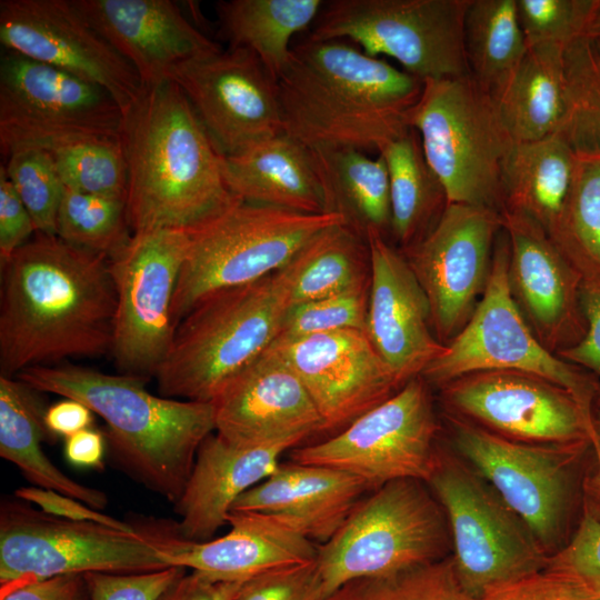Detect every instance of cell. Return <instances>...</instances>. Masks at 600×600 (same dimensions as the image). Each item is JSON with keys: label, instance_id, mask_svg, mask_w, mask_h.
<instances>
[{"label": "cell", "instance_id": "obj_1", "mask_svg": "<svg viewBox=\"0 0 600 600\" xmlns=\"http://www.w3.org/2000/svg\"><path fill=\"white\" fill-rule=\"evenodd\" d=\"M0 267L1 376L110 352L117 297L108 257L36 233Z\"/></svg>", "mask_w": 600, "mask_h": 600}, {"label": "cell", "instance_id": "obj_2", "mask_svg": "<svg viewBox=\"0 0 600 600\" xmlns=\"http://www.w3.org/2000/svg\"><path fill=\"white\" fill-rule=\"evenodd\" d=\"M423 82L342 40L291 48L277 80L283 133L312 151L378 153L404 133Z\"/></svg>", "mask_w": 600, "mask_h": 600}, {"label": "cell", "instance_id": "obj_3", "mask_svg": "<svg viewBox=\"0 0 600 600\" xmlns=\"http://www.w3.org/2000/svg\"><path fill=\"white\" fill-rule=\"evenodd\" d=\"M123 116L120 140L133 233L191 232L238 199L226 184L222 154L176 82L143 87Z\"/></svg>", "mask_w": 600, "mask_h": 600}, {"label": "cell", "instance_id": "obj_4", "mask_svg": "<svg viewBox=\"0 0 600 600\" xmlns=\"http://www.w3.org/2000/svg\"><path fill=\"white\" fill-rule=\"evenodd\" d=\"M16 377L38 392L78 400L101 417L118 467L173 504L200 446L216 431L212 402L152 394L143 378L73 364L33 367Z\"/></svg>", "mask_w": 600, "mask_h": 600}, {"label": "cell", "instance_id": "obj_5", "mask_svg": "<svg viewBox=\"0 0 600 600\" xmlns=\"http://www.w3.org/2000/svg\"><path fill=\"white\" fill-rule=\"evenodd\" d=\"M290 307L284 268L202 298L177 326L154 376L160 396L211 402L276 341Z\"/></svg>", "mask_w": 600, "mask_h": 600}, {"label": "cell", "instance_id": "obj_6", "mask_svg": "<svg viewBox=\"0 0 600 600\" xmlns=\"http://www.w3.org/2000/svg\"><path fill=\"white\" fill-rule=\"evenodd\" d=\"M134 526L133 531H123L6 500L0 508V594L61 574L137 573L173 567L171 558L186 540L178 522Z\"/></svg>", "mask_w": 600, "mask_h": 600}, {"label": "cell", "instance_id": "obj_7", "mask_svg": "<svg viewBox=\"0 0 600 600\" xmlns=\"http://www.w3.org/2000/svg\"><path fill=\"white\" fill-rule=\"evenodd\" d=\"M317 547L326 598L351 580L430 564L452 552L443 509L428 484L417 479L393 480L374 489Z\"/></svg>", "mask_w": 600, "mask_h": 600}, {"label": "cell", "instance_id": "obj_8", "mask_svg": "<svg viewBox=\"0 0 600 600\" xmlns=\"http://www.w3.org/2000/svg\"><path fill=\"white\" fill-rule=\"evenodd\" d=\"M447 204L502 211V173L514 144L497 101L470 76L423 81L408 114Z\"/></svg>", "mask_w": 600, "mask_h": 600}, {"label": "cell", "instance_id": "obj_9", "mask_svg": "<svg viewBox=\"0 0 600 600\" xmlns=\"http://www.w3.org/2000/svg\"><path fill=\"white\" fill-rule=\"evenodd\" d=\"M340 222L346 220L339 213H303L237 199L189 232L173 298L176 326L206 296L280 270L317 232Z\"/></svg>", "mask_w": 600, "mask_h": 600}, {"label": "cell", "instance_id": "obj_10", "mask_svg": "<svg viewBox=\"0 0 600 600\" xmlns=\"http://www.w3.org/2000/svg\"><path fill=\"white\" fill-rule=\"evenodd\" d=\"M447 518L457 579L471 599L547 567L549 556L496 490L438 446L426 482Z\"/></svg>", "mask_w": 600, "mask_h": 600}, {"label": "cell", "instance_id": "obj_11", "mask_svg": "<svg viewBox=\"0 0 600 600\" xmlns=\"http://www.w3.org/2000/svg\"><path fill=\"white\" fill-rule=\"evenodd\" d=\"M508 268L509 242L502 228L487 287L472 316L420 377L440 388L473 372H526L567 389L584 410L593 413L599 390L597 379L541 343L513 299Z\"/></svg>", "mask_w": 600, "mask_h": 600}, {"label": "cell", "instance_id": "obj_12", "mask_svg": "<svg viewBox=\"0 0 600 600\" xmlns=\"http://www.w3.org/2000/svg\"><path fill=\"white\" fill-rule=\"evenodd\" d=\"M470 1H324L308 38L350 40L368 56L397 60L422 82L468 76L463 28Z\"/></svg>", "mask_w": 600, "mask_h": 600}, {"label": "cell", "instance_id": "obj_13", "mask_svg": "<svg viewBox=\"0 0 600 600\" xmlns=\"http://www.w3.org/2000/svg\"><path fill=\"white\" fill-rule=\"evenodd\" d=\"M453 450L526 523L550 557L566 540L577 464L591 443L513 441L446 413Z\"/></svg>", "mask_w": 600, "mask_h": 600}, {"label": "cell", "instance_id": "obj_14", "mask_svg": "<svg viewBox=\"0 0 600 600\" xmlns=\"http://www.w3.org/2000/svg\"><path fill=\"white\" fill-rule=\"evenodd\" d=\"M123 112L103 88L3 49L0 149L50 150L82 139H120Z\"/></svg>", "mask_w": 600, "mask_h": 600}, {"label": "cell", "instance_id": "obj_15", "mask_svg": "<svg viewBox=\"0 0 600 600\" xmlns=\"http://www.w3.org/2000/svg\"><path fill=\"white\" fill-rule=\"evenodd\" d=\"M189 242L183 230L136 232L109 259L117 297L110 353L120 373L148 380L164 360L177 328L172 306Z\"/></svg>", "mask_w": 600, "mask_h": 600}, {"label": "cell", "instance_id": "obj_16", "mask_svg": "<svg viewBox=\"0 0 600 600\" xmlns=\"http://www.w3.org/2000/svg\"><path fill=\"white\" fill-rule=\"evenodd\" d=\"M438 431L428 383L417 377L340 433L294 449L290 458L349 472L373 490L400 479L427 482L434 467Z\"/></svg>", "mask_w": 600, "mask_h": 600}, {"label": "cell", "instance_id": "obj_17", "mask_svg": "<svg viewBox=\"0 0 600 600\" xmlns=\"http://www.w3.org/2000/svg\"><path fill=\"white\" fill-rule=\"evenodd\" d=\"M446 413L531 444L591 443L592 416L567 389L519 371L473 372L440 387Z\"/></svg>", "mask_w": 600, "mask_h": 600}, {"label": "cell", "instance_id": "obj_18", "mask_svg": "<svg viewBox=\"0 0 600 600\" xmlns=\"http://www.w3.org/2000/svg\"><path fill=\"white\" fill-rule=\"evenodd\" d=\"M501 212L449 203L432 229L402 248L422 287L437 339L447 344L466 326L488 283Z\"/></svg>", "mask_w": 600, "mask_h": 600}, {"label": "cell", "instance_id": "obj_19", "mask_svg": "<svg viewBox=\"0 0 600 600\" xmlns=\"http://www.w3.org/2000/svg\"><path fill=\"white\" fill-rule=\"evenodd\" d=\"M169 79L224 157L283 133L277 81L249 49L194 57L174 67Z\"/></svg>", "mask_w": 600, "mask_h": 600}, {"label": "cell", "instance_id": "obj_20", "mask_svg": "<svg viewBox=\"0 0 600 600\" xmlns=\"http://www.w3.org/2000/svg\"><path fill=\"white\" fill-rule=\"evenodd\" d=\"M0 42L6 50L103 88L123 114L142 93L136 70L70 0H1Z\"/></svg>", "mask_w": 600, "mask_h": 600}, {"label": "cell", "instance_id": "obj_21", "mask_svg": "<svg viewBox=\"0 0 600 600\" xmlns=\"http://www.w3.org/2000/svg\"><path fill=\"white\" fill-rule=\"evenodd\" d=\"M271 347L301 380L324 430L347 427L401 389L364 330L323 332Z\"/></svg>", "mask_w": 600, "mask_h": 600}, {"label": "cell", "instance_id": "obj_22", "mask_svg": "<svg viewBox=\"0 0 600 600\" xmlns=\"http://www.w3.org/2000/svg\"><path fill=\"white\" fill-rule=\"evenodd\" d=\"M501 216L513 299L541 343L558 353L579 342L587 330L582 276L536 221L506 209Z\"/></svg>", "mask_w": 600, "mask_h": 600}, {"label": "cell", "instance_id": "obj_23", "mask_svg": "<svg viewBox=\"0 0 600 600\" xmlns=\"http://www.w3.org/2000/svg\"><path fill=\"white\" fill-rule=\"evenodd\" d=\"M211 402L216 433L233 446L300 442L324 430L301 380L271 346L233 376Z\"/></svg>", "mask_w": 600, "mask_h": 600}, {"label": "cell", "instance_id": "obj_24", "mask_svg": "<svg viewBox=\"0 0 600 600\" xmlns=\"http://www.w3.org/2000/svg\"><path fill=\"white\" fill-rule=\"evenodd\" d=\"M370 253L367 333L402 388L446 349L433 333L428 298L384 234L366 237Z\"/></svg>", "mask_w": 600, "mask_h": 600}, {"label": "cell", "instance_id": "obj_25", "mask_svg": "<svg viewBox=\"0 0 600 600\" xmlns=\"http://www.w3.org/2000/svg\"><path fill=\"white\" fill-rule=\"evenodd\" d=\"M136 70L143 87L169 79L178 64L221 49L170 0H70Z\"/></svg>", "mask_w": 600, "mask_h": 600}, {"label": "cell", "instance_id": "obj_26", "mask_svg": "<svg viewBox=\"0 0 600 600\" xmlns=\"http://www.w3.org/2000/svg\"><path fill=\"white\" fill-rule=\"evenodd\" d=\"M297 443L280 440L241 447L210 434L200 446L187 486L174 503L181 517V537L192 542L210 540L227 523L234 501L272 474L283 452Z\"/></svg>", "mask_w": 600, "mask_h": 600}, {"label": "cell", "instance_id": "obj_27", "mask_svg": "<svg viewBox=\"0 0 600 600\" xmlns=\"http://www.w3.org/2000/svg\"><path fill=\"white\" fill-rule=\"evenodd\" d=\"M369 489L366 481L349 472L291 461L280 463L272 474L242 493L231 510L277 517L321 544L339 530Z\"/></svg>", "mask_w": 600, "mask_h": 600}, {"label": "cell", "instance_id": "obj_28", "mask_svg": "<svg viewBox=\"0 0 600 600\" xmlns=\"http://www.w3.org/2000/svg\"><path fill=\"white\" fill-rule=\"evenodd\" d=\"M228 533L203 542L184 540L171 564L218 581H248L281 567L314 561L318 547L286 521L252 511H229Z\"/></svg>", "mask_w": 600, "mask_h": 600}, {"label": "cell", "instance_id": "obj_29", "mask_svg": "<svg viewBox=\"0 0 600 600\" xmlns=\"http://www.w3.org/2000/svg\"><path fill=\"white\" fill-rule=\"evenodd\" d=\"M222 173L238 199L303 213H330L312 151L286 133L222 156Z\"/></svg>", "mask_w": 600, "mask_h": 600}, {"label": "cell", "instance_id": "obj_30", "mask_svg": "<svg viewBox=\"0 0 600 600\" xmlns=\"http://www.w3.org/2000/svg\"><path fill=\"white\" fill-rule=\"evenodd\" d=\"M37 390L19 378L0 374V456L16 464L36 487L54 490L101 510L104 492L83 486L57 468L46 456L42 442L49 433L46 410Z\"/></svg>", "mask_w": 600, "mask_h": 600}, {"label": "cell", "instance_id": "obj_31", "mask_svg": "<svg viewBox=\"0 0 600 600\" xmlns=\"http://www.w3.org/2000/svg\"><path fill=\"white\" fill-rule=\"evenodd\" d=\"M577 161L559 131L514 142L502 173V210L522 213L549 233L563 210Z\"/></svg>", "mask_w": 600, "mask_h": 600}, {"label": "cell", "instance_id": "obj_32", "mask_svg": "<svg viewBox=\"0 0 600 600\" xmlns=\"http://www.w3.org/2000/svg\"><path fill=\"white\" fill-rule=\"evenodd\" d=\"M564 48L537 44L528 50L496 100L514 142L557 132L566 112Z\"/></svg>", "mask_w": 600, "mask_h": 600}, {"label": "cell", "instance_id": "obj_33", "mask_svg": "<svg viewBox=\"0 0 600 600\" xmlns=\"http://www.w3.org/2000/svg\"><path fill=\"white\" fill-rule=\"evenodd\" d=\"M312 151V150H311ZM327 210L341 214L364 239L391 227L390 182L384 158L354 149L312 151Z\"/></svg>", "mask_w": 600, "mask_h": 600}, {"label": "cell", "instance_id": "obj_34", "mask_svg": "<svg viewBox=\"0 0 600 600\" xmlns=\"http://www.w3.org/2000/svg\"><path fill=\"white\" fill-rule=\"evenodd\" d=\"M322 0H229L216 3L219 34L228 48L252 51L277 81L294 34L313 23Z\"/></svg>", "mask_w": 600, "mask_h": 600}, {"label": "cell", "instance_id": "obj_35", "mask_svg": "<svg viewBox=\"0 0 600 600\" xmlns=\"http://www.w3.org/2000/svg\"><path fill=\"white\" fill-rule=\"evenodd\" d=\"M283 268L291 306L369 289L368 241L346 222L334 223L311 237Z\"/></svg>", "mask_w": 600, "mask_h": 600}, {"label": "cell", "instance_id": "obj_36", "mask_svg": "<svg viewBox=\"0 0 600 600\" xmlns=\"http://www.w3.org/2000/svg\"><path fill=\"white\" fill-rule=\"evenodd\" d=\"M379 153L384 158L389 173L390 230L406 248L432 229L447 206V196L426 160L414 129L410 128L390 141Z\"/></svg>", "mask_w": 600, "mask_h": 600}, {"label": "cell", "instance_id": "obj_37", "mask_svg": "<svg viewBox=\"0 0 600 600\" xmlns=\"http://www.w3.org/2000/svg\"><path fill=\"white\" fill-rule=\"evenodd\" d=\"M463 31L470 76L497 100L528 50L517 0H471Z\"/></svg>", "mask_w": 600, "mask_h": 600}, {"label": "cell", "instance_id": "obj_38", "mask_svg": "<svg viewBox=\"0 0 600 600\" xmlns=\"http://www.w3.org/2000/svg\"><path fill=\"white\" fill-rule=\"evenodd\" d=\"M566 112L559 132L579 159L600 160V42L582 36L563 51Z\"/></svg>", "mask_w": 600, "mask_h": 600}, {"label": "cell", "instance_id": "obj_39", "mask_svg": "<svg viewBox=\"0 0 600 600\" xmlns=\"http://www.w3.org/2000/svg\"><path fill=\"white\" fill-rule=\"evenodd\" d=\"M548 234L582 278L600 280V160L578 158L563 210Z\"/></svg>", "mask_w": 600, "mask_h": 600}, {"label": "cell", "instance_id": "obj_40", "mask_svg": "<svg viewBox=\"0 0 600 600\" xmlns=\"http://www.w3.org/2000/svg\"><path fill=\"white\" fill-rule=\"evenodd\" d=\"M127 199L87 194L63 188L56 236L109 259L131 240Z\"/></svg>", "mask_w": 600, "mask_h": 600}, {"label": "cell", "instance_id": "obj_41", "mask_svg": "<svg viewBox=\"0 0 600 600\" xmlns=\"http://www.w3.org/2000/svg\"><path fill=\"white\" fill-rule=\"evenodd\" d=\"M47 151L64 188L87 194L127 199L128 173L120 139H82Z\"/></svg>", "mask_w": 600, "mask_h": 600}, {"label": "cell", "instance_id": "obj_42", "mask_svg": "<svg viewBox=\"0 0 600 600\" xmlns=\"http://www.w3.org/2000/svg\"><path fill=\"white\" fill-rule=\"evenodd\" d=\"M323 600H471L452 557L400 572L351 580Z\"/></svg>", "mask_w": 600, "mask_h": 600}, {"label": "cell", "instance_id": "obj_43", "mask_svg": "<svg viewBox=\"0 0 600 600\" xmlns=\"http://www.w3.org/2000/svg\"><path fill=\"white\" fill-rule=\"evenodd\" d=\"M7 158V177L29 211L37 233L54 236L64 187L52 157L46 150L29 148Z\"/></svg>", "mask_w": 600, "mask_h": 600}, {"label": "cell", "instance_id": "obj_44", "mask_svg": "<svg viewBox=\"0 0 600 600\" xmlns=\"http://www.w3.org/2000/svg\"><path fill=\"white\" fill-rule=\"evenodd\" d=\"M597 0H517L518 20L528 47L566 48L586 36Z\"/></svg>", "mask_w": 600, "mask_h": 600}, {"label": "cell", "instance_id": "obj_45", "mask_svg": "<svg viewBox=\"0 0 600 600\" xmlns=\"http://www.w3.org/2000/svg\"><path fill=\"white\" fill-rule=\"evenodd\" d=\"M369 289L346 292L293 304L276 341L343 329H367Z\"/></svg>", "mask_w": 600, "mask_h": 600}, {"label": "cell", "instance_id": "obj_46", "mask_svg": "<svg viewBox=\"0 0 600 600\" xmlns=\"http://www.w3.org/2000/svg\"><path fill=\"white\" fill-rule=\"evenodd\" d=\"M546 568L572 578L600 597V522L582 512L574 532L548 558Z\"/></svg>", "mask_w": 600, "mask_h": 600}, {"label": "cell", "instance_id": "obj_47", "mask_svg": "<svg viewBox=\"0 0 600 600\" xmlns=\"http://www.w3.org/2000/svg\"><path fill=\"white\" fill-rule=\"evenodd\" d=\"M316 560L263 572L248 580L233 600H323Z\"/></svg>", "mask_w": 600, "mask_h": 600}, {"label": "cell", "instance_id": "obj_48", "mask_svg": "<svg viewBox=\"0 0 600 600\" xmlns=\"http://www.w3.org/2000/svg\"><path fill=\"white\" fill-rule=\"evenodd\" d=\"M186 568L168 567L137 573H84L91 600H157Z\"/></svg>", "mask_w": 600, "mask_h": 600}, {"label": "cell", "instance_id": "obj_49", "mask_svg": "<svg viewBox=\"0 0 600 600\" xmlns=\"http://www.w3.org/2000/svg\"><path fill=\"white\" fill-rule=\"evenodd\" d=\"M471 600H600L572 578L544 568L499 584Z\"/></svg>", "mask_w": 600, "mask_h": 600}, {"label": "cell", "instance_id": "obj_50", "mask_svg": "<svg viewBox=\"0 0 600 600\" xmlns=\"http://www.w3.org/2000/svg\"><path fill=\"white\" fill-rule=\"evenodd\" d=\"M580 300L587 323L586 333L579 342L557 354L592 373L599 383L597 401L600 404V280L582 278Z\"/></svg>", "mask_w": 600, "mask_h": 600}, {"label": "cell", "instance_id": "obj_51", "mask_svg": "<svg viewBox=\"0 0 600 600\" xmlns=\"http://www.w3.org/2000/svg\"><path fill=\"white\" fill-rule=\"evenodd\" d=\"M37 233L33 220L7 177L3 164L0 166V266L32 234Z\"/></svg>", "mask_w": 600, "mask_h": 600}, {"label": "cell", "instance_id": "obj_52", "mask_svg": "<svg viewBox=\"0 0 600 600\" xmlns=\"http://www.w3.org/2000/svg\"><path fill=\"white\" fill-rule=\"evenodd\" d=\"M14 494L24 502L36 504L43 512L58 518L98 522L123 531H133L136 529L132 523L103 514L80 500L54 490L39 487H21L14 491Z\"/></svg>", "mask_w": 600, "mask_h": 600}, {"label": "cell", "instance_id": "obj_53", "mask_svg": "<svg viewBox=\"0 0 600 600\" xmlns=\"http://www.w3.org/2000/svg\"><path fill=\"white\" fill-rule=\"evenodd\" d=\"M0 600H91L83 574H61L16 588Z\"/></svg>", "mask_w": 600, "mask_h": 600}, {"label": "cell", "instance_id": "obj_54", "mask_svg": "<svg viewBox=\"0 0 600 600\" xmlns=\"http://www.w3.org/2000/svg\"><path fill=\"white\" fill-rule=\"evenodd\" d=\"M247 581H218L193 571L184 573L157 600H233Z\"/></svg>", "mask_w": 600, "mask_h": 600}, {"label": "cell", "instance_id": "obj_55", "mask_svg": "<svg viewBox=\"0 0 600 600\" xmlns=\"http://www.w3.org/2000/svg\"><path fill=\"white\" fill-rule=\"evenodd\" d=\"M93 412L78 400L64 398L50 406L44 413V423L51 437L64 439L92 428Z\"/></svg>", "mask_w": 600, "mask_h": 600}, {"label": "cell", "instance_id": "obj_56", "mask_svg": "<svg viewBox=\"0 0 600 600\" xmlns=\"http://www.w3.org/2000/svg\"><path fill=\"white\" fill-rule=\"evenodd\" d=\"M106 444L103 433L88 428L66 438L64 456L76 467L102 469Z\"/></svg>", "mask_w": 600, "mask_h": 600}, {"label": "cell", "instance_id": "obj_57", "mask_svg": "<svg viewBox=\"0 0 600 600\" xmlns=\"http://www.w3.org/2000/svg\"><path fill=\"white\" fill-rule=\"evenodd\" d=\"M593 462L581 481L582 512L600 522V448L591 444Z\"/></svg>", "mask_w": 600, "mask_h": 600}, {"label": "cell", "instance_id": "obj_58", "mask_svg": "<svg viewBox=\"0 0 600 600\" xmlns=\"http://www.w3.org/2000/svg\"><path fill=\"white\" fill-rule=\"evenodd\" d=\"M586 36L600 42V0H597Z\"/></svg>", "mask_w": 600, "mask_h": 600}, {"label": "cell", "instance_id": "obj_59", "mask_svg": "<svg viewBox=\"0 0 600 600\" xmlns=\"http://www.w3.org/2000/svg\"><path fill=\"white\" fill-rule=\"evenodd\" d=\"M591 444L600 448V409L593 411Z\"/></svg>", "mask_w": 600, "mask_h": 600}]
</instances>
